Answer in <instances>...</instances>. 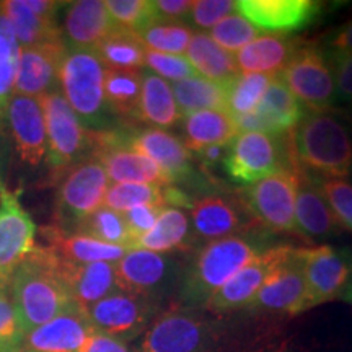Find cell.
Instances as JSON below:
<instances>
[{
    "instance_id": "cell-1",
    "label": "cell",
    "mask_w": 352,
    "mask_h": 352,
    "mask_svg": "<svg viewBox=\"0 0 352 352\" xmlns=\"http://www.w3.org/2000/svg\"><path fill=\"white\" fill-rule=\"evenodd\" d=\"M12 300L25 331L41 327L72 305L59 272V258L50 246H34L10 279Z\"/></svg>"
},
{
    "instance_id": "cell-2",
    "label": "cell",
    "mask_w": 352,
    "mask_h": 352,
    "mask_svg": "<svg viewBox=\"0 0 352 352\" xmlns=\"http://www.w3.org/2000/svg\"><path fill=\"white\" fill-rule=\"evenodd\" d=\"M267 248L266 241L245 235L204 245L179 279V302L186 308L206 307L223 284Z\"/></svg>"
},
{
    "instance_id": "cell-3",
    "label": "cell",
    "mask_w": 352,
    "mask_h": 352,
    "mask_svg": "<svg viewBox=\"0 0 352 352\" xmlns=\"http://www.w3.org/2000/svg\"><path fill=\"white\" fill-rule=\"evenodd\" d=\"M294 153L300 171L320 178H344L352 170V142L336 118L305 113L294 132Z\"/></svg>"
},
{
    "instance_id": "cell-4",
    "label": "cell",
    "mask_w": 352,
    "mask_h": 352,
    "mask_svg": "<svg viewBox=\"0 0 352 352\" xmlns=\"http://www.w3.org/2000/svg\"><path fill=\"white\" fill-rule=\"evenodd\" d=\"M104 74L107 65L95 50L67 47L59 67L60 94L88 131H104L108 126Z\"/></svg>"
},
{
    "instance_id": "cell-5",
    "label": "cell",
    "mask_w": 352,
    "mask_h": 352,
    "mask_svg": "<svg viewBox=\"0 0 352 352\" xmlns=\"http://www.w3.org/2000/svg\"><path fill=\"white\" fill-rule=\"evenodd\" d=\"M109 184L103 165L90 155L69 168L59 178L57 186L56 227L65 233L76 232L88 215L103 206Z\"/></svg>"
},
{
    "instance_id": "cell-6",
    "label": "cell",
    "mask_w": 352,
    "mask_h": 352,
    "mask_svg": "<svg viewBox=\"0 0 352 352\" xmlns=\"http://www.w3.org/2000/svg\"><path fill=\"white\" fill-rule=\"evenodd\" d=\"M39 101L46 122V162L51 175L60 178L87 157V151H90V131L83 127L59 88L43 95Z\"/></svg>"
},
{
    "instance_id": "cell-7",
    "label": "cell",
    "mask_w": 352,
    "mask_h": 352,
    "mask_svg": "<svg viewBox=\"0 0 352 352\" xmlns=\"http://www.w3.org/2000/svg\"><path fill=\"white\" fill-rule=\"evenodd\" d=\"M290 155L277 135L263 132H240L232 140L223 158L228 178L240 184H253L267 176L290 171L302 175L289 164Z\"/></svg>"
},
{
    "instance_id": "cell-8",
    "label": "cell",
    "mask_w": 352,
    "mask_h": 352,
    "mask_svg": "<svg viewBox=\"0 0 352 352\" xmlns=\"http://www.w3.org/2000/svg\"><path fill=\"white\" fill-rule=\"evenodd\" d=\"M279 77L307 113H327L336 100L333 65L315 46H298Z\"/></svg>"
},
{
    "instance_id": "cell-9",
    "label": "cell",
    "mask_w": 352,
    "mask_h": 352,
    "mask_svg": "<svg viewBox=\"0 0 352 352\" xmlns=\"http://www.w3.org/2000/svg\"><path fill=\"white\" fill-rule=\"evenodd\" d=\"M219 341L215 323L191 310L158 315L144 333V352H212Z\"/></svg>"
},
{
    "instance_id": "cell-10",
    "label": "cell",
    "mask_w": 352,
    "mask_h": 352,
    "mask_svg": "<svg viewBox=\"0 0 352 352\" xmlns=\"http://www.w3.org/2000/svg\"><path fill=\"white\" fill-rule=\"evenodd\" d=\"M300 176L283 171L250 184L243 191V206L253 219L274 232H296V199Z\"/></svg>"
},
{
    "instance_id": "cell-11",
    "label": "cell",
    "mask_w": 352,
    "mask_h": 352,
    "mask_svg": "<svg viewBox=\"0 0 352 352\" xmlns=\"http://www.w3.org/2000/svg\"><path fill=\"white\" fill-rule=\"evenodd\" d=\"M118 289L151 300L160 302L168 290L179 280L178 263L168 254L129 250L114 264Z\"/></svg>"
},
{
    "instance_id": "cell-12",
    "label": "cell",
    "mask_w": 352,
    "mask_h": 352,
    "mask_svg": "<svg viewBox=\"0 0 352 352\" xmlns=\"http://www.w3.org/2000/svg\"><path fill=\"white\" fill-rule=\"evenodd\" d=\"M158 303L118 289L91 305L87 314L95 331L127 342L147 331L157 318Z\"/></svg>"
},
{
    "instance_id": "cell-13",
    "label": "cell",
    "mask_w": 352,
    "mask_h": 352,
    "mask_svg": "<svg viewBox=\"0 0 352 352\" xmlns=\"http://www.w3.org/2000/svg\"><path fill=\"white\" fill-rule=\"evenodd\" d=\"M20 195L0 178V276L7 280L36 246V226L21 206Z\"/></svg>"
},
{
    "instance_id": "cell-14",
    "label": "cell",
    "mask_w": 352,
    "mask_h": 352,
    "mask_svg": "<svg viewBox=\"0 0 352 352\" xmlns=\"http://www.w3.org/2000/svg\"><path fill=\"white\" fill-rule=\"evenodd\" d=\"M90 157L96 158L109 183H135L168 186L165 171L147 157L122 147L114 138V131H90Z\"/></svg>"
},
{
    "instance_id": "cell-15",
    "label": "cell",
    "mask_w": 352,
    "mask_h": 352,
    "mask_svg": "<svg viewBox=\"0 0 352 352\" xmlns=\"http://www.w3.org/2000/svg\"><path fill=\"white\" fill-rule=\"evenodd\" d=\"M292 250V246L289 245L270 246L267 250H264L256 258L245 264L228 283L223 284L209 298L206 308L214 314L245 310L256 297L267 277L280 266V263L289 256Z\"/></svg>"
},
{
    "instance_id": "cell-16",
    "label": "cell",
    "mask_w": 352,
    "mask_h": 352,
    "mask_svg": "<svg viewBox=\"0 0 352 352\" xmlns=\"http://www.w3.org/2000/svg\"><path fill=\"white\" fill-rule=\"evenodd\" d=\"M248 311H274L297 315L307 310V283L303 272V250L294 248L280 266L267 277Z\"/></svg>"
},
{
    "instance_id": "cell-17",
    "label": "cell",
    "mask_w": 352,
    "mask_h": 352,
    "mask_svg": "<svg viewBox=\"0 0 352 352\" xmlns=\"http://www.w3.org/2000/svg\"><path fill=\"white\" fill-rule=\"evenodd\" d=\"M118 144L129 151L147 157L165 171L170 184L184 182L191 173V152L182 139L165 129L144 127V129L114 131Z\"/></svg>"
},
{
    "instance_id": "cell-18",
    "label": "cell",
    "mask_w": 352,
    "mask_h": 352,
    "mask_svg": "<svg viewBox=\"0 0 352 352\" xmlns=\"http://www.w3.org/2000/svg\"><path fill=\"white\" fill-rule=\"evenodd\" d=\"M307 283V310L340 297L352 276V263L346 253L329 245L303 250Z\"/></svg>"
},
{
    "instance_id": "cell-19",
    "label": "cell",
    "mask_w": 352,
    "mask_h": 352,
    "mask_svg": "<svg viewBox=\"0 0 352 352\" xmlns=\"http://www.w3.org/2000/svg\"><path fill=\"white\" fill-rule=\"evenodd\" d=\"M15 151L25 165L36 168L46 160L47 135L41 101L32 96L13 95L6 113Z\"/></svg>"
},
{
    "instance_id": "cell-20",
    "label": "cell",
    "mask_w": 352,
    "mask_h": 352,
    "mask_svg": "<svg viewBox=\"0 0 352 352\" xmlns=\"http://www.w3.org/2000/svg\"><path fill=\"white\" fill-rule=\"evenodd\" d=\"M305 116L303 107L285 87L283 78L276 76L267 87L261 103L248 116L233 120L240 132H263V134L280 135L296 129Z\"/></svg>"
},
{
    "instance_id": "cell-21",
    "label": "cell",
    "mask_w": 352,
    "mask_h": 352,
    "mask_svg": "<svg viewBox=\"0 0 352 352\" xmlns=\"http://www.w3.org/2000/svg\"><path fill=\"white\" fill-rule=\"evenodd\" d=\"M67 51L64 41L46 43L39 46L20 47L13 95L41 98L56 90L59 83V67Z\"/></svg>"
},
{
    "instance_id": "cell-22",
    "label": "cell",
    "mask_w": 352,
    "mask_h": 352,
    "mask_svg": "<svg viewBox=\"0 0 352 352\" xmlns=\"http://www.w3.org/2000/svg\"><path fill=\"white\" fill-rule=\"evenodd\" d=\"M95 328L87 310L76 302L47 323L25 334L23 351L32 352H80Z\"/></svg>"
},
{
    "instance_id": "cell-23",
    "label": "cell",
    "mask_w": 352,
    "mask_h": 352,
    "mask_svg": "<svg viewBox=\"0 0 352 352\" xmlns=\"http://www.w3.org/2000/svg\"><path fill=\"white\" fill-rule=\"evenodd\" d=\"M321 3L311 0H240L239 13L258 30L276 34L297 32L318 15Z\"/></svg>"
},
{
    "instance_id": "cell-24",
    "label": "cell",
    "mask_w": 352,
    "mask_h": 352,
    "mask_svg": "<svg viewBox=\"0 0 352 352\" xmlns=\"http://www.w3.org/2000/svg\"><path fill=\"white\" fill-rule=\"evenodd\" d=\"M191 243L206 245L239 235L245 227V212L240 204L223 196H208L196 201L189 215Z\"/></svg>"
},
{
    "instance_id": "cell-25",
    "label": "cell",
    "mask_w": 352,
    "mask_h": 352,
    "mask_svg": "<svg viewBox=\"0 0 352 352\" xmlns=\"http://www.w3.org/2000/svg\"><path fill=\"white\" fill-rule=\"evenodd\" d=\"M59 258V256H57ZM116 264V263H114ZM113 263H70L59 258V272L69 296L83 310L116 292V271Z\"/></svg>"
},
{
    "instance_id": "cell-26",
    "label": "cell",
    "mask_w": 352,
    "mask_h": 352,
    "mask_svg": "<svg viewBox=\"0 0 352 352\" xmlns=\"http://www.w3.org/2000/svg\"><path fill=\"white\" fill-rule=\"evenodd\" d=\"M114 28L116 23L109 16L107 3L101 0H78L69 3L63 38L67 47L96 50Z\"/></svg>"
},
{
    "instance_id": "cell-27",
    "label": "cell",
    "mask_w": 352,
    "mask_h": 352,
    "mask_svg": "<svg viewBox=\"0 0 352 352\" xmlns=\"http://www.w3.org/2000/svg\"><path fill=\"white\" fill-rule=\"evenodd\" d=\"M297 47L287 34H259L233 56L240 74L279 76Z\"/></svg>"
},
{
    "instance_id": "cell-28",
    "label": "cell",
    "mask_w": 352,
    "mask_h": 352,
    "mask_svg": "<svg viewBox=\"0 0 352 352\" xmlns=\"http://www.w3.org/2000/svg\"><path fill=\"white\" fill-rule=\"evenodd\" d=\"M336 219L314 178L300 176L296 199V232L307 240H324L338 232Z\"/></svg>"
},
{
    "instance_id": "cell-29",
    "label": "cell",
    "mask_w": 352,
    "mask_h": 352,
    "mask_svg": "<svg viewBox=\"0 0 352 352\" xmlns=\"http://www.w3.org/2000/svg\"><path fill=\"white\" fill-rule=\"evenodd\" d=\"M47 246L57 256L70 263H118L129 252L122 246L103 243L80 233H65L57 227L44 228Z\"/></svg>"
},
{
    "instance_id": "cell-30",
    "label": "cell",
    "mask_w": 352,
    "mask_h": 352,
    "mask_svg": "<svg viewBox=\"0 0 352 352\" xmlns=\"http://www.w3.org/2000/svg\"><path fill=\"white\" fill-rule=\"evenodd\" d=\"M183 139L182 142L189 152H197L202 147L214 144L228 145L239 135L235 121L227 111H197L179 120Z\"/></svg>"
},
{
    "instance_id": "cell-31",
    "label": "cell",
    "mask_w": 352,
    "mask_h": 352,
    "mask_svg": "<svg viewBox=\"0 0 352 352\" xmlns=\"http://www.w3.org/2000/svg\"><path fill=\"white\" fill-rule=\"evenodd\" d=\"M135 118L145 124L157 127V129H168V127L178 124L182 120V114L176 107L170 82L144 70L142 90H140L139 108Z\"/></svg>"
},
{
    "instance_id": "cell-32",
    "label": "cell",
    "mask_w": 352,
    "mask_h": 352,
    "mask_svg": "<svg viewBox=\"0 0 352 352\" xmlns=\"http://www.w3.org/2000/svg\"><path fill=\"white\" fill-rule=\"evenodd\" d=\"M186 59L197 76L217 83H227L239 76L235 56L219 46L208 33H192L186 52Z\"/></svg>"
},
{
    "instance_id": "cell-33",
    "label": "cell",
    "mask_w": 352,
    "mask_h": 352,
    "mask_svg": "<svg viewBox=\"0 0 352 352\" xmlns=\"http://www.w3.org/2000/svg\"><path fill=\"white\" fill-rule=\"evenodd\" d=\"M0 12L7 16L20 47L39 46L46 43L64 41L63 32L56 20L44 19L26 7L25 0H6L0 2Z\"/></svg>"
},
{
    "instance_id": "cell-34",
    "label": "cell",
    "mask_w": 352,
    "mask_h": 352,
    "mask_svg": "<svg viewBox=\"0 0 352 352\" xmlns=\"http://www.w3.org/2000/svg\"><path fill=\"white\" fill-rule=\"evenodd\" d=\"M189 243H191L189 215L183 209L165 208L152 230L145 233L135 243V248L165 254L176 250H186Z\"/></svg>"
},
{
    "instance_id": "cell-35",
    "label": "cell",
    "mask_w": 352,
    "mask_h": 352,
    "mask_svg": "<svg viewBox=\"0 0 352 352\" xmlns=\"http://www.w3.org/2000/svg\"><path fill=\"white\" fill-rule=\"evenodd\" d=\"M171 90H173L176 107L182 118L197 111H209V109L226 111L223 83L195 76L173 83Z\"/></svg>"
},
{
    "instance_id": "cell-36",
    "label": "cell",
    "mask_w": 352,
    "mask_h": 352,
    "mask_svg": "<svg viewBox=\"0 0 352 352\" xmlns=\"http://www.w3.org/2000/svg\"><path fill=\"white\" fill-rule=\"evenodd\" d=\"M100 59L107 69H132L145 67V51L147 47L140 41L138 33L118 26L96 46Z\"/></svg>"
},
{
    "instance_id": "cell-37",
    "label": "cell",
    "mask_w": 352,
    "mask_h": 352,
    "mask_svg": "<svg viewBox=\"0 0 352 352\" xmlns=\"http://www.w3.org/2000/svg\"><path fill=\"white\" fill-rule=\"evenodd\" d=\"M144 70L107 69L104 74V101L109 113L134 116L138 113Z\"/></svg>"
},
{
    "instance_id": "cell-38",
    "label": "cell",
    "mask_w": 352,
    "mask_h": 352,
    "mask_svg": "<svg viewBox=\"0 0 352 352\" xmlns=\"http://www.w3.org/2000/svg\"><path fill=\"white\" fill-rule=\"evenodd\" d=\"M274 77L266 74H239L232 80L223 83L226 111L233 120L254 113Z\"/></svg>"
},
{
    "instance_id": "cell-39",
    "label": "cell",
    "mask_w": 352,
    "mask_h": 352,
    "mask_svg": "<svg viewBox=\"0 0 352 352\" xmlns=\"http://www.w3.org/2000/svg\"><path fill=\"white\" fill-rule=\"evenodd\" d=\"M74 233H80V235L90 236V239L103 241V243L108 245L134 250L129 228L126 226L122 214L107 208V206H101L98 210L88 215Z\"/></svg>"
},
{
    "instance_id": "cell-40",
    "label": "cell",
    "mask_w": 352,
    "mask_h": 352,
    "mask_svg": "<svg viewBox=\"0 0 352 352\" xmlns=\"http://www.w3.org/2000/svg\"><path fill=\"white\" fill-rule=\"evenodd\" d=\"M135 33L147 50L184 56L195 32L184 23L153 20Z\"/></svg>"
},
{
    "instance_id": "cell-41",
    "label": "cell",
    "mask_w": 352,
    "mask_h": 352,
    "mask_svg": "<svg viewBox=\"0 0 352 352\" xmlns=\"http://www.w3.org/2000/svg\"><path fill=\"white\" fill-rule=\"evenodd\" d=\"M164 206L165 204V186H155V184H135V183H114L109 184L107 196H104L103 206L116 210V212H126L135 206Z\"/></svg>"
},
{
    "instance_id": "cell-42",
    "label": "cell",
    "mask_w": 352,
    "mask_h": 352,
    "mask_svg": "<svg viewBox=\"0 0 352 352\" xmlns=\"http://www.w3.org/2000/svg\"><path fill=\"white\" fill-rule=\"evenodd\" d=\"M209 36L222 50L235 54V52L243 50L246 44H250L253 39L259 36V30L250 23L245 16H241L240 13H233V15L227 16V19L215 25L214 28H210Z\"/></svg>"
},
{
    "instance_id": "cell-43",
    "label": "cell",
    "mask_w": 352,
    "mask_h": 352,
    "mask_svg": "<svg viewBox=\"0 0 352 352\" xmlns=\"http://www.w3.org/2000/svg\"><path fill=\"white\" fill-rule=\"evenodd\" d=\"M338 226L352 232V184L344 178H316Z\"/></svg>"
},
{
    "instance_id": "cell-44",
    "label": "cell",
    "mask_w": 352,
    "mask_h": 352,
    "mask_svg": "<svg viewBox=\"0 0 352 352\" xmlns=\"http://www.w3.org/2000/svg\"><path fill=\"white\" fill-rule=\"evenodd\" d=\"M107 8L118 26L139 32L145 25L157 20L153 0H108Z\"/></svg>"
},
{
    "instance_id": "cell-45",
    "label": "cell",
    "mask_w": 352,
    "mask_h": 352,
    "mask_svg": "<svg viewBox=\"0 0 352 352\" xmlns=\"http://www.w3.org/2000/svg\"><path fill=\"white\" fill-rule=\"evenodd\" d=\"M25 334L12 297L7 292L0 294V352H23Z\"/></svg>"
},
{
    "instance_id": "cell-46",
    "label": "cell",
    "mask_w": 352,
    "mask_h": 352,
    "mask_svg": "<svg viewBox=\"0 0 352 352\" xmlns=\"http://www.w3.org/2000/svg\"><path fill=\"white\" fill-rule=\"evenodd\" d=\"M145 65L148 70H152V74L173 83L197 76L186 56L179 54H165V52L147 50L145 51Z\"/></svg>"
},
{
    "instance_id": "cell-47",
    "label": "cell",
    "mask_w": 352,
    "mask_h": 352,
    "mask_svg": "<svg viewBox=\"0 0 352 352\" xmlns=\"http://www.w3.org/2000/svg\"><path fill=\"white\" fill-rule=\"evenodd\" d=\"M20 44H13L0 36V116H3L13 96L16 69H19Z\"/></svg>"
},
{
    "instance_id": "cell-48",
    "label": "cell",
    "mask_w": 352,
    "mask_h": 352,
    "mask_svg": "<svg viewBox=\"0 0 352 352\" xmlns=\"http://www.w3.org/2000/svg\"><path fill=\"white\" fill-rule=\"evenodd\" d=\"M239 13V2L232 0H199L192 2L191 12L188 19L191 20L192 26L199 30L214 28L223 19Z\"/></svg>"
},
{
    "instance_id": "cell-49",
    "label": "cell",
    "mask_w": 352,
    "mask_h": 352,
    "mask_svg": "<svg viewBox=\"0 0 352 352\" xmlns=\"http://www.w3.org/2000/svg\"><path fill=\"white\" fill-rule=\"evenodd\" d=\"M164 206H152V204H144V206H135L126 212H122V217L126 220V226L129 228L132 245L142 239L147 232L152 230V227L155 226V222L160 217Z\"/></svg>"
},
{
    "instance_id": "cell-50",
    "label": "cell",
    "mask_w": 352,
    "mask_h": 352,
    "mask_svg": "<svg viewBox=\"0 0 352 352\" xmlns=\"http://www.w3.org/2000/svg\"><path fill=\"white\" fill-rule=\"evenodd\" d=\"M329 63H331L334 72L336 100L352 101V54L331 57Z\"/></svg>"
},
{
    "instance_id": "cell-51",
    "label": "cell",
    "mask_w": 352,
    "mask_h": 352,
    "mask_svg": "<svg viewBox=\"0 0 352 352\" xmlns=\"http://www.w3.org/2000/svg\"><path fill=\"white\" fill-rule=\"evenodd\" d=\"M191 7V0H153L157 20L171 23H182V20L188 19Z\"/></svg>"
},
{
    "instance_id": "cell-52",
    "label": "cell",
    "mask_w": 352,
    "mask_h": 352,
    "mask_svg": "<svg viewBox=\"0 0 352 352\" xmlns=\"http://www.w3.org/2000/svg\"><path fill=\"white\" fill-rule=\"evenodd\" d=\"M80 352H135L127 346L126 341L116 340L108 334L94 331L88 336Z\"/></svg>"
},
{
    "instance_id": "cell-53",
    "label": "cell",
    "mask_w": 352,
    "mask_h": 352,
    "mask_svg": "<svg viewBox=\"0 0 352 352\" xmlns=\"http://www.w3.org/2000/svg\"><path fill=\"white\" fill-rule=\"evenodd\" d=\"M347 54H352V19L342 25L329 39V59Z\"/></svg>"
},
{
    "instance_id": "cell-54",
    "label": "cell",
    "mask_w": 352,
    "mask_h": 352,
    "mask_svg": "<svg viewBox=\"0 0 352 352\" xmlns=\"http://www.w3.org/2000/svg\"><path fill=\"white\" fill-rule=\"evenodd\" d=\"M228 145L214 144V145H208V147H202L201 151H197L196 153H197V157H199L201 165L202 166H214V165H217L219 162H223V158H226V155H227Z\"/></svg>"
},
{
    "instance_id": "cell-55",
    "label": "cell",
    "mask_w": 352,
    "mask_h": 352,
    "mask_svg": "<svg viewBox=\"0 0 352 352\" xmlns=\"http://www.w3.org/2000/svg\"><path fill=\"white\" fill-rule=\"evenodd\" d=\"M7 155H8L7 139H6V134H3V131L0 129V178H2V168L6 166Z\"/></svg>"
},
{
    "instance_id": "cell-56",
    "label": "cell",
    "mask_w": 352,
    "mask_h": 352,
    "mask_svg": "<svg viewBox=\"0 0 352 352\" xmlns=\"http://www.w3.org/2000/svg\"><path fill=\"white\" fill-rule=\"evenodd\" d=\"M338 298H342V300L352 303V276L349 277V280H347L346 287L342 289V292L340 294V297H338Z\"/></svg>"
},
{
    "instance_id": "cell-57",
    "label": "cell",
    "mask_w": 352,
    "mask_h": 352,
    "mask_svg": "<svg viewBox=\"0 0 352 352\" xmlns=\"http://www.w3.org/2000/svg\"><path fill=\"white\" fill-rule=\"evenodd\" d=\"M8 285H10V280H7V279H3L2 276H0V294H3V292H7V289H8Z\"/></svg>"
},
{
    "instance_id": "cell-58",
    "label": "cell",
    "mask_w": 352,
    "mask_h": 352,
    "mask_svg": "<svg viewBox=\"0 0 352 352\" xmlns=\"http://www.w3.org/2000/svg\"><path fill=\"white\" fill-rule=\"evenodd\" d=\"M272 352H290V349L287 346H280V347H277V349H274Z\"/></svg>"
},
{
    "instance_id": "cell-59",
    "label": "cell",
    "mask_w": 352,
    "mask_h": 352,
    "mask_svg": "<svg viewBox=\"0 0 352 352\" xmlns=\"http://www.w3.org/2000/svg\"><path fill=\"white\" fill-rule=\"evenodd\" d=\"M254 352H266V351H263V349H259V351H254Z\"/></svg>"
},
{
    "instance_id": "cell-60",
    "label": "cell",
    "mask_w": 352,
    "mask_h": 352,
    "mask_svg": "<svg viewBox=\"0 0 352 352\" xmlns=\"http://www.w3.org/2000/svg\"><path fill=\"white\" fill-rule=\"evenodd\" d=\"M23 352H32V351H23Z\"/></svg>"
},
{
    "instance_id": "cell-61",
    "label": "cell",
    "mask_w": 352,
    "mask_h": 352,
    "mask_svg": "<svg viewBox=\"0 0 352 352\" xmlns=\"http://www.w3.org/2000/svg\"><path fill=\"white\" fill-rule=\"evenodd\" d=\"M140 352H144V351H140Z\"/></svg>"
}]
</instances>
